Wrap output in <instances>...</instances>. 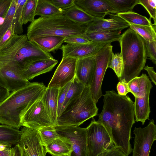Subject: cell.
<instances>
[{
  "instance_id": "1",
  "label": "cell",
  "mask_w": 156,
  "mask_h": 156,
  "mask_svg": "<svg viewBox=\"0 0 156 156\" xmlns=\"http://www.w3.org/2000/svg\"><path fill=\"white\" fill-rule=\"evenodd\" d=\"M103 101L97 121L105 128L114 145L128 156L133 151L130 140L135 123L134 102L128 96L120 95L114 90L105 92Z\"/></svg>"
},
{
  "instance_id": "2",
  "label": "cell",
  "mask_w": 156,
  "mask_h": 156,
  "mask_svg": "<svg viewBox=\"0 0 156 156\" xmlns=\"http://www.w3.org/2000/svg\"><path fill=\"white\" fill-rule=\"evenodd\" d=\"M47 87L43 83L29 82L24 87L10 93L0 103V123L19 129L23 115L42 97Z\"/></svg>"
},
{
  "instance_id": "3",
  "label": "cell",
  "mask_w": 156,
  "mask_h": 156,
  "mask_svg": "<svg viewBox=\"0 0 156 156\" xmlns=\"http://www.w3.org/2000/svg\"><path fill=\"white\" fill-rule=\"evenodd\" d=\"M52 58L50 53L44 52L29 41L26 35L14 34L0 48V62L21 73L35 61Z\"/></svg>"
},
{
  "instance_id": "4",
  "label": "cell",
  "mask_w": 156,
  "mask_h": 156,
  "mask_svg": "<svg viewBox=\"0 0 156 156\" xmlns=\"http://www.w3.org/2000/svg\"><path fill=\"white\" fill-rule=\"evenodd\" d=\"M119 41L123 68L119 81L128 83L138 77L144 69L147 58L144 39L130 28L122 34Z\"/></svg>"
},
{
  "instance_id": "5",
  "label": "cell",
  "mask_w": 156,
  "mask_h": 156,
  "mask_svg": "<svg viewBox=\"0 0 156 156\" xmlns=\"http://www.w3.org/2000/svg\"><path fill=\"white\" fill-rule=\"evenodd\" d=\"M87 24L76 23L62 13L40 16L29 25L26 35L30 41L39 37L53 36L66 37L73 36L84 37L87 31Z\"/></svg>"
},
{
  "instance_id": "6",
  "label": "cell",
  "mask_w": 156,
  "mask_h": 156,
  "mask_svg": "<svg viewBox=\"0 0 156 156\" xmlns=\"http://www.w3.org/2000/svg\"><path fill=\"white\" fill-rule=\"evenodd\" d=\"M98 108L90 87H84L80 95L72 101L57 118V125L79 126L97 115Z\"/></svg>"
},
{
  "instance_id": "7",
  "label": "cell",
  "mask_w": 156,
  "mask_h": 156,
  "mask_svg": "<svg viewBox=\"0 0 156 156\" xmlns=\"http://www.w3.org/2000/svg\"><path fill=\"white\" fill-rule=\"evenodd\" d=\"M87 156H98L114 145L103 125L93 117L86 127Z\"/></svg>"
},
{
  "instance_id": "8",
  "label": "cell",
  "mask_w": 156,
  "mask_h": 156,
  "mask_svg": "<svg viewBox=\"0 0 156 156\" xmlns=\"http://www.w3.org/2000/svg\"><path fill=\"white\" fill-rule=\"evenodd\" d=\"M112 47L111 44L108 45L103 48L95 55V72L90 88L92 97L96 104L99 99L103 95L101 85L113 52Z\"/></svg>"
},
{
  "instance_id": "9",
  "label": "cell",
  "mask_w": 156,
  "mask_h": 156,
  "mask_svg": "<svg viewBox=\"0 0 156 156\" xmlns=\"http://www.w3.org/2000/svg\"><path fill=\"white\" fill-rule=\"evenodd\" d=\"M42 98L34 102L23 115L21 126L37 130L44 127H55L45 109Z\"/></svg>"
},
{
  "instance_id": "10",
  "label": "cell",
  "mask_w": 156,
  "mask_h": 156,
  "mask_svg": "<svg viewBox=\"0 0 156 156\" xmlns=\"http://www.w3.org/2000/svg\"><path fill=\"white\" fill-rule=\"evenodd\" d=\"M133 156H149L153 143L156 140V125L153 119L143 128L135 127Z\"/></svg>"
},
{
  "instance_id": "11",
  "label": "cell",
  "mask_w": 156,
  "mask_h": 156,
  "mask_svg": "<svg viewBox=\"0 0 156 156\" xmlns=\"http://www.w3.org/2000/svg\"><path fill=\"white\" fill-rule=\"evenodd\" d=\"M55 128L59 135L69 139L73 149L71 156H87L86 128L57 125Z\"/></svg>"
},
{
  "instance_id": "12",
  "label": "cell",
  "mask_w": 156,
  "mask_h": 156,
  "mask_svg": "<svg viewBox=\"0 0 156 156\" xmlns=\"http://www.w3.org/2000/svg\"><path fill=\"white\" fill-rule=\"evenodd\" d=\"M18 144L28 156H46L47 153L37 130L23 127Z\"/></svg>"
},
{
  "instance_id": "13",
  "label": "cell",
  "mask_w": 156,
  "mask_h": 156,
  "mask_svg": "<svg viewBox=\"0 0 156 156\" xmlns=\"http://www.w3.org/2000/svg\"><path fill=\"white\" fill-rule=\"evenodd\" d=\"M77 60L71 57L62 58L47 87L59 89L72 81L75 76Z\"/></svg>"
},
{
  "instance_id": "14",
  "label": "cell",
  "mask_w": 156,
  "mask_h": 156,
  "mask_svg": "<svg viewBox=\"0 0 156 156\" xmlns=\"http://www.w3.org/2000/svg\"><path fill=\"white\" fill-rule=\"evenodd\" d=\"M111 42H92L89 44L62 45L60 49L62 58L71 57L77 59L95 56L103 48L111 44Z\"/></svg>"
},
{
  "instance_id": "15",
  "label": "cell",
  "mask_w": 156,
  "mask_h": 156,
  "mask_svg": "<svg viewBox=\"0 0 156 156\" xmlns=\"http://www.w3.org/2000/svg\"><path fill=\"white\" fill-rule=\"evenodd\" d=\"M17 69L0 62V86L10 91L25 86L29 82L21 75Z\"/></svg>"
},
{
  "instance_id": "16",
  "label": "cell",
  "mask_w": 156,
  "mask_h": 156,
  "mask_svg": "<svg viewBox=\"0 0 156 156\" xmlns=\"http://www.w3.org/2000/svg\"><path fill=\"white\" fill-rule=\"evenodd\" d=\"M74 5L89 15L104 19L114 10L106 0H74Z\"/></svg>"
},
{
  "instance_id": "17",
  "label": "cell",
  "mask_w": 156,
  "mask_h": 156,
  "mask_svg": "<svg viewBox=\"0 0 156 156\" xmlns=\"http://www.w3.org/2000/svg\"><path fill=\"white\" fill-rule=\"evenodd\" d=\"M110 18H95L91 22L87 24V31L98 30L121 31L129 27V25L117 14L109 13Z\"/></svg>"
},
{
  "instance_id": "18",
  "label": "cell",
  "mask_w": 156,
  "mask_h": 156,
  "mask_svg": "<svg viewBox=\"0 0 156 156\" xmlns=\"http://www.w3.org/2000/svg\"><path fill=\"white\" fill-rule=\"evenodd\" d=\"M95 67V55L77 59L75 76L84 87H90Z\"/></svg>"
},
{
  "instance_id": "19",
  "label": "cell",
  "mask_w": 156,
  "mask_h": 156,
  "mask_svg": "<svg viewBox=\"0 0 156 156\" xmlns=\"http://www.w3.org/2000/svg\"><path fill=\"white\" fill-rule=\"evenodd\" d=\"M58 62L54 58L35 61L28 66L21 72V76L29 81L41 74L51 71Z\"/></svg>"
},
{
  "instance_id": "20",
  "label": "cell",
  "mask_w": 156,
  "mask_h": 156,
  "mask_svg": "<svg viewBox=\"0 0 156 156\" xmlns=\"http://www.w3.org/2000/svg\"><path fill=\"white\" fill-rule=\"evenodd\" d=\"M59 89L47 88L42 98L45 109L53 124L57 125L58 98Z\"/></svg>"
},
{
  "instance_id": "21",
  "label": "cell",
  "mask_w": 156,
  "mask_h": 156,
  "mask_svg": "<svg viewBox=\"0 0 156 156\" xmlns=\"http://www.w3.org/2000/svg\"><path fill=\"white\" fill-rule=\"evenodd\" d=\"M44 147L46 152L52 156H71L73 151L72 145L69 139L62 136L53 140Z\"/></svg>"
},
{
  "instance_id": "22",
  "label": "cell",
  "mask_w": 156,
  "mask_h": 156,
  "mask_svg": "<svg viewBox=\"0 0 156 156\" xmlns=\"http://www.w3.org/2000/svg\"><path fill=\"white\" fill-rule=\"evenodd\" d=\"M65 38L59 36H49L38 37L31 41L45 52L55 53L61 47Z\"/></svg>"
},
{
  "instance_id": "23",
  "label": "cell",
  "mask_w": 156,
  "mask_h": 156,
  "mask_svg": "<svg viewBox=\"0 0 156 156\" xmlns=\"http://www.w3.org/2000/svg\"><path fill=\"white\" fill-rule=\"evenodd\" d=\"M150 94L144 97H135L134 107L135 120L140 122L144 125L147 119H149L150 112L149 105Z\"/></svg>"
},
{
  "instance_id": "24",
  "label": "cell",
  "mask_w": 156,
  "mask_h": 156,
  "mask_svg": "<svg viewBox=\"0 0 156 156\" xmlns=\"http://www.w3.org/2000/svg\"><path fill=\"white\" fill-rule=\"evenodd\" d=\"M120 31H87L84 37L92 42L119 41L121 35Z\"/></svg>"
},
{
  "instance_id": "25",
  "label": "cell",
  "mask_w": 156,
  "mask_h": 156,
  "mask_svg": "<svg viewBox=\"0 0 156 156\" xmlns=\"http://www.w3.org/2000/svg\"><path fill=\"white\" fill-rule=\"evenodd\" d=\"M21 135L19 129L5 125H0V143L12 145L18 143Z\"/></svg>"
},
{
  "instance_id": "26",
  "label": "cell",
  "mask_w": 156,
  "mask_h": 156,
  "mask_svg": "<svg viewBox=\"0 0 156 156\" xmlns=\"http://www.w3.org/2000/svg\"><path fill=\"white\" fill-rule=\"evenodd\" d=\"M62 13L71 21L81 24H86L93 21L95 17H92L74 5Z\"/></svg>"
},
{
  "instance_id": "27",
  "label": "cell",
  "mask_w": 156,
  "mask_h": 156,
  "mask_svg": "<svg viewBox=\"0 0 156 156\" xmlns=\"http://www.w3.org/2000/svg\"><path fill=\"white\" fill-rule=\"evenodd\" d=\"M84 87V85L75 76L67 92L61 114L72 101L80 95Z\"/></svg>"
},
{
  "instance_id": "28",
  "label": "cell",
  "mask_w": 156,
  "mask_h": 156,
  "mask_svg": "<svg viewBox=\"0 0 156 156\" xmlns=\"http://www.w3.org/2000/svg\"><path fill=\"white\" fill-rule=\"evenodd\" d=\"M106 0L114 9L111 12L112 14L132 11L135 6L139 4V0Z\"/></svg>"
},
{
  "instance_id": "29",
  "label": "cell",
  "mask_w": 156,
  "mask_h": 156,
  "mask_svg": "<svg viewBox=\"0 0 156 156\" xmlns=\"http://www.w3.org/2000/svg\"><path fill=\"white\" fill-rule=\"evenodd\" d=\"M62 12L48 0H37L35 16H48L61 14Z\"/></svg>"
},
{
  "instance_id": "30",
  "label": "cell",
  "mask_w": 156,
  "mask_h": 156,
  "mask_svg": "<svg viewBox=\"0 0 156 156\" xmlns=\"http://www.w3.org/2000/svg\"><path fill=\"white\" fill-rule=\"evenodd\" d=\"M129 27L144 41H156V24H154L151 26L132 25H129Z\"/></svg>"
},
{
  "instance_id": "31",
  "label": "cell",
  "mask_w": 156,
  "mask_h": 156,
  "mask_svg": "<svg viewBox=\"0 0 156 156\" xmlns=\"http://www.w3.org/2000/svg\"><path fill=\"white\" fill-rule=\"evenodd\" d=\"M129 25H132L151 26V21L146 16L133 11L119 13L117 14Z\"/></svg>"
},
{
  "instance_id": "32",
  "label": "cell",
  "mask_w": 156,
  "mask_h": 156,
  "mask_svg": "<svg viewBox=\"0 0 156 156\" xmlns=\"http://www.w3.org/2000/svg\"><path fill=\"white\" fill-rule=\"evenodd\" d=\"M37 0H27L23 8L22 20L23 24L34 20Z\"/></svg>"
},
{
  "instance_id": "33",
  "label": "cell",
  "mask_w": 156,
  "mask_h": 156,
  "mask_svg": "<svg viewBox=\"0 0 156 156\" xmlns=\"http://www.w3.org/2000/svg\"><path fill=\"white\" fill-rule=\"evenodd\" d=\"M42 143L44 147L54 140L61 137L56 131L55 127L46 126L37 130Z\"/></svg>"
},
{
  "instance_id": "34",
  "label": "cell",
  "mask_w": 156,
  "mask_h": 156,
  "mask_svg": "<svg viewBox=\"0 0 156 156\" xmlns=\"http://www.w3.org/2000/svg\"><path fill=\"white\" fill-rule=\"evenodd\" d=\"M26 1L27 0H16V8L12 24L13 27L14 34H21L23 32L22 12L23 7Z\"/></svg>"
},
{
  "instance_id": "35",
  "label": "cell",
  "mask_w": 156,
  "mask_h": 156,
  "mask_svg": "<svg viewBox=\"0 0 156 156\" xmlns=\"http://www.w3.org/2000/svg\"><path fill=\"white\" fill-rule=\"evenodd\" d=\"M16 5V0H12L3 24L0 25V40L3 35L12 26Z\"/></svg>"
},
{
  "instance_id": "36",
  "label": "cell",
  "mask_w": 156,
  "mask_h": 156,
  "mask_svg": "<svg viewBox=\"0 0 156 156\" xmlns=\"http://www.w3.org/2000/svg\"><path fill=\"white\" fill-rule=\"evenodd\" d=\"M107 67L112 69L117 77L119 79L120 78L123 68L122 61L121 53L114 54L112 52Z\"/></svg>"
},
{
  "instance_id": "37",
  "label": "cell",
  "mask_w": 156,
  "mask_h": 156,
  "mask_svg": "<svg viewBox=\"0 0 156 156\" xmlns=\"http://www.w3.org/2000/svg\"><path fill=\"white\" fill-rule=\"evenodd\" d=\"M139 4L142 5L147 10L150 17L154 20V24H156V1L154 0H139Z\"/></svg>"
},
{
  "instance_id": "38",
  "label": "cell",
  "mask_w": 156,
  "mask_h": 156,
  "mask_svg": "<svg viewBox=\"0 0 156 156\" xmlns=\"http://www.w3.org/2000/svg\"><path fill=\"white\" fill-rule=\"evenodd\" d=\"M72 81L63 87L59 89L58 98V117L61 115L62 108L66 98L67 92L70 86Z\"/></svg>"
},
{
  "instance_id": "39",
  "label": "cell",
  "mask_w": 156,
  "mask_h": 156,
  "mask_svg": "<svg viewBox=\"0 0 156 156\" xmlns=\"http://www.w3.org/2000/svg\"><path fill=\"white\" fill-rule=\"evenodd\" d=\"M147 58L153 63L156 64V41H144Z\"/></svg>"
},
{
  "instance_id": "40",
  "label": "cell",
  "mask_w": 156,
  "mask_h": 156,
  "mask_svg": "<svg viewBox=\"0 0 156 156\" xmlns=\"http://www.w3.org/2000/svg\"><path fill=\"white\" fill-rule=\"evenodd\" d=\"M57 8L61 11L68 9L74 5V0H48Z\"/></svg>"
},
{
  "instance_id": "41",
  "label": "cell",
  "mask_w": 156,
  "mask_h": 156,
  "mask_svg": "<svg viewBox=\"0 0 156 156\" xmlns=\"http://www.w3.org/2000/svg\"><path fill=\"white\" fill-rule=\"evenodd\" d=\"M92 42L84 37L76 36L67 37L64 41V42L72 44H89Z\"/></svg>"
},
{
  "instance_id": "42",
  "label": "cell",
  "mask_w": 156,
  "mask_h": 156,
  "mask_svg": "<svg viewBox=\"0 0 156 156\" xmlns=\"http://www.w3.org/2000/svg\"><path fill=\"white\" fill-rule=\"evenodd\" d=\"M98 156H127L120 149L114 146L108 149Z\"/></svg>"
},
{
  "instance_id": "43",
  "label": "cell",
  "mask_w": 156,
  "mask_h": 156,
  "mask_svg": "<svg viewBox=\"0 0 156 156\" xmlns=\"http://www.w3.org/2000/svg\"><path fill=\"white\" fill-rule=\"evenodd\" d=\"M116 88L118 94L120 95H126L130 92L128 83L124 79L119 81L117 85Z\"/></svg>"
},
{
  "instance_id": "44",
  "label": "cell",
  "mask_w": 156,
  "mask_h": 156,
  "mask_svg": "<svg viewBox=\"0 0 156 156\" xmlns=\"http://www.w3.org/2000/svg\"><path fill=\"white\" fill-rule=\"evenodd\" d=\"M12 0H0V17L5 18Z\"/></svg>"
},
{
  "instance_id": "45",
  "label": "cell",
  "mask_w": 156,
  "mask_h": 156,
  "mask_svg": "<svg viewBox=\"0 0 156 156\" xmlns=\"http://www.w3.org/2000/svg\"><path fill=\"white\" fill-rule=\"evenodd\" d=\"M14 34L13 26H12L8 30L0 40V48Z\"/></svg>"
},
{
  "instance_id": "46",
  "label": "cell",
  "mask_w": 156,
  "mask_h": 156,
  "mask_svg": "<svg viewBox=\"0 0 156 156\" xmlns=\"http://www.w3.org/2000/svg\"><path fill=\"white\" fill-rule=\"evenodd\" d=\"M12 145L0 143V156H9Z\"/></svg>"
},
{
  "instance_id": "47",
  "label": "cell",
  "mask_w": 156,
  "mask_h": 156,
  "mask_svg": "<svg viewBox=\"0 0 156 156\" xmlns=\"http://www.w3.org/2000/svg\"><path fill=\"white\" fill-rule=\"evenodd\" d=\"M144 69L147 71L152 82L155 85L156 84V74L154 68L147 66H145Z\"/></svg>"
},
{
  "instance_id": "48",
  "label": "cell",
  "mask_w": 156,
  "mask_h": 156,
  "mask_svg": "<svg viewBox=\"0 0 156 156\" xmlns=\"http://www.w3.org/2000/svg\"><path fill=\"white\" fill-rule=\"evenodd\" d=\"M10 93L7 89L0 86V103L9 95Z\"/></svg>"
},
{
  "instance_id": "49",
  "label": "cell",
  "mask_w": 156,
  "mask_h": 156,
  "mask_svg": "<svg viewBox=\"0 0 156 156\" xmlns=\"http://www.w3.org/2000/svg\"><path fill=\"white\" fill-rule=\"evenodd\" d=\"M14 150V156H22V149L18 144L13 147Z\"/></svg>"
},
{
  "instance_id": "50",
  "label": "cell",
  "mask_w": 156,
  "mask_h": 156,
  "mask_svg": "<svg viewBox=\"0 0 156 156\" xmlns=\"http://www.w3.org/2000/svg\"><path fill=\"white\" fill-rule=\"evenodd\" d=\"M14 150L13 147H12L10 151L9 156H14Z\"/></svg>"
},
{
  "instance_id": "51",
  "label": "cell",
  "mask_w": 156,
  "mask_h": 156,
  "mask_svg": "<svg viewBox=\"0 0 156 156\" xmlns=\"http://www.w3.org/2000/svg\"><path fill=\"white\" fill-rule=\"evenodd\" d=\"M4 20V18L3 17H0V25H2L3 23Z\"/></svg>"
},
{
  "instance_id": "52",
  "label": "cell",
  "mask_w": 156,
  "mask_h": 156,
  "mask_svg": "<svg viewBox=\"0 0 156 156\" xmlns=\"http://www.w3.org/2000/svg\"><path fill=\"white\" fill-rule=\"evenodd\" d=\"M22 156H28L23 151H22Z\"/></svg>"
},
{
  "instance_id": "53",
  "label": "cell",
  "mask_w": 156,
  "mask_h": 156,
  "mask_svg": "<svg viewBox=\"0 0 156 156\" xmlns=\"http://www.w3.org/2000/svg\"><path fill=\"white\" fill-rule=\"evenodd\" d=\"M67 156V155H64V156Z\"/></svg>"
}]
</instances>
